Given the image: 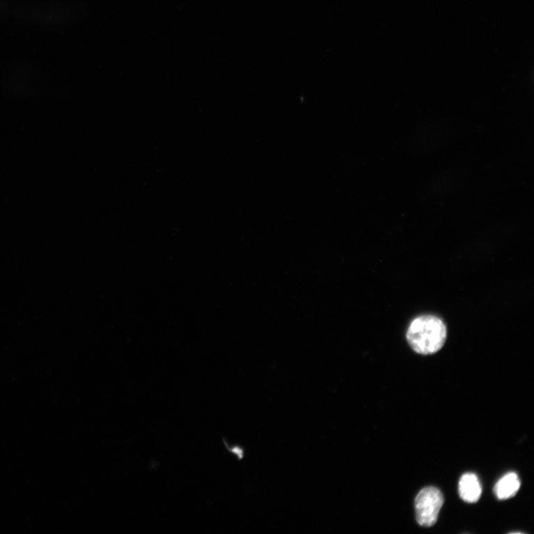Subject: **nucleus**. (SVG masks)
<instances>
[{
    "label": "nucleus",
    "mask_w": 534,
    "mask_h": 534,
    "mask_svg": "<svg viewBox=\"0 0 534 534\" xmlns=\"http://www.w3.org/2000/svg\"><path fill=\"white\" fill-rule=\"evenodd\" d=\"M447 327L439 317L425 315L416 317L409 326L407 340L416 353L433 355L444 347L447 339Z\"/></svg>",
    "instance_id": "1"
},
{
    "label": "nucleus",
    "mask_w": 534,
    "mask_h": 534,
    "mask_svg": "<svg viewBox=\"0 0 534 534\" xmlns=\"http://www.w3.org/2000/svg\"><path fill=\"white\" fill-rule=\"evenodd\" d=\"M444 504V496L435 487H425L415 500L416 515L418 524L424 527L433 526Z\"/></svg>",
    "instance_id": "2"
},
{
    "label": "nucleus",
    "mask_w": 534,
    "mask_h": 534,
    "mask_svg": "<svg viewBox=\"0 0 534 534\" xmlns=\"http://www.w3.org/2000/svg\"><path fill=\"white\" fill-rule=\"evenodd\" d=\"M460 496L464 502L475 503L482 495V486L476 474L468 473L464 474L459 483Z\"/></svg>",
    "instance_id": "3"
},
{
    "label": "nucleus",
    "mask_w": 534,
    "mask_h": 534,
    "mask_svg": "<svg viewBox=\"0 0 534 534\" xmlns=\"http://www.w3.org/2000/svg\"><path fill=\"white\" fill-rule=\"evenodd\" d=\"M521 485L519 476L515 473H508L500 479L494 487V493L498 499H507L515 496Z\"/></svg>",
    "instance_id": "4"
},
{
    "label": "nucleus",
    "mask_w": 534,
    "mask_h": 534,
    "mask_svg": "<svg viewBox=\"0 0 534 534\" xmlns=\"http://www.w3.org/2000/svg\"><path fill=\"white\" fill-rule=\"evenodd\" d=\"M223 442L227 450H228L230 453L235 454V455H236V457L238 458V460H242L244 458V452L242 448L239 446L229 448V446H227L226 443L225 442L224 439Z\"/></svg>",
    "instance_id": "5"
}]
</instances>
